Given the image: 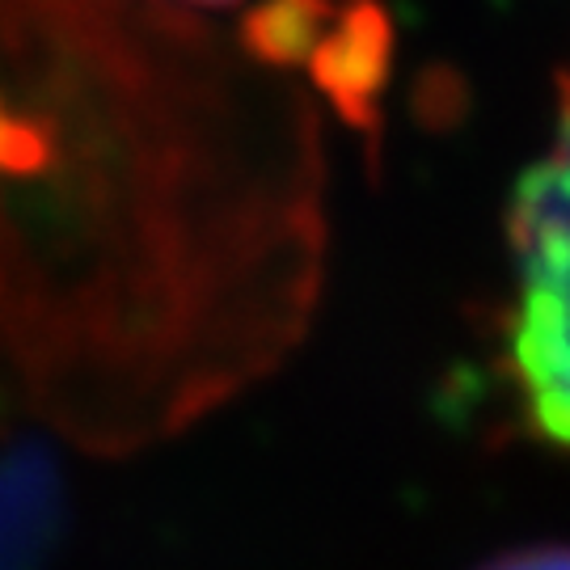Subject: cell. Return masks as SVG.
<instances>
[{
  "instance_id": "6da1fadb",
  "label": "cell",
  "mask_w": 570,
  "mask_h": 570,
  "mask_svg": "<svg viewBox=\"0 0 570 570\" xmlns=\"http://www.w3.org/2000/svg\"><path fill=\"white\" fill-rule=\"evenodd\" d=\"M508 249L511 397L541 444L570 452V63L558 72L550 144L511 195Z\"/></svg>"
},
{
  "instance_id": "7a4b0ae2",
  "label": "cell",
  "mask_w": 570,
  "mask_h": 570,
  "mask_svg": "<svg viewBox=\"0 0 570 570\" xmlns=\"http://www.w3.org/2000/svg\"><path fill=\"white\" fill-rule=\"evenodd\" d=\"M482 570H570V546H532V550H515Z\"/></svg>"
},
{
  "instance_id": "3957f363",
  "label": "cell",
  "mask_w": 570,
  "mask_h": 570,
  "mask_svg": "<svg viewBox=\"0 0 570 570\" xmlns=\"http://www.w3.org/2000/svg\"><path fill=\"white\" fill-rule=\"evenodd\" d=\"M186 4H207V9H237V4H254V0H186ZM292 4H305V9H326L322 0H292Z\"/></svg>"
}]
</instances>
